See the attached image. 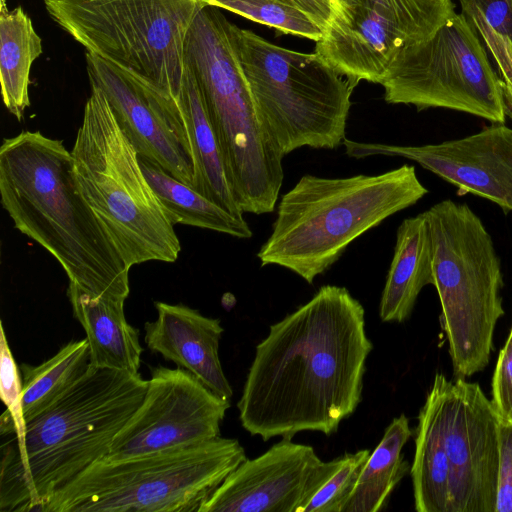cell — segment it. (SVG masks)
I'll use <instances>...</instances> for the list:
<instances>
[{
  "mask_svg": "<svg viewBox=\"0 0 512 512\" xmlns=\"http://www.w3.org/2000/svg\"><path fill=\"white\" fill-rule=\"evenodd\" d=\"M504 88H506V89H511V90H512V86H505V85H504Z\"/></svg>",
  "mask_w": 512,
  "mask_h": 512,
  "instance_id": "cell-36",
  "label": "cell"
},
{
  "mask_svg": "<svg viewBox=\"0 0 512 512\" xmlns=\"http://www.w3.org/2000/svg\"><path fill=\"white\" fill-rule=\"evenodd\" d=\"M139 162L173 225L194 226L240 239L252 237V230L243 216L228 212L152 161L139 156Z\"/></svg>",
  "mask_w": 512,
  "mask_h": 512,
  "instance_id": "cell-24",
  "label": "cell"
},
{
  "mask_svg": "<svg viewBox=\"0 0 512 512\" xmlns=\"http://www.w3.org/2000/svg\"><path fill=\"white\" fill-rule=\"evenodd\" d=\"M146 387L140 373L90 365L69 390L27 422L21 449L1 447L0 510L38 511L47 497L107 456Z\"/></svg>",
  "mask_w": 512,
  "mask_h": 512,
  "instance_id": "cell-3",
  "label": "cell"
},
{
  "mask_svg": "<svg viewBox=\"0 0 512 512\" xmlns=\"http://www.w3.org/2000/svg\"><path fill=\"white\" fill-rule=\"evenodd\" d=\"M455 13L452 0H333L314 52L357 83L379 84L400 51Z\"/></svg>",
  "mask_w": 512,
  "mask_h": 512,
  "instance_id": "cell-12",
  "label": "cell"
},
{
  "mask_svg": "<svg viewBox=\"0 0 512 512\" xmlns=\"http://www.w3.org/2000/svg\"><path fill=\"white\" fill-rule=\"evenodd\" d=\"M90 86L71 150L78 189L129 268L149 261L173 263L181 251L174 225L107 98Z\"/></svg>",
  "mask_w": 512,
  "mask_h": 512,
  "instance_id": "cell-6",
  "label": "cell"
},
{
  "mask_svg": "<svg viewBox=\"0 0 512 512\" xmlns=\"http://www.w3.org/2000/svg\"><path fill=\"white\" fill-rule=\"evenodd\" d=\"M205 6L225 9L274 28L281 33L319 41L323 28L291 0H200Z\"/></svg>",
  "mask_w": 512,
  "mask_h": 512,
  "instance_id": "cell-28",
  "label": "cell"
},
{
  "mask_svg": "<svg viewBox=\"0 0 512 512\" xmlns=\"http://www.w3.org/2000/svg\"><path fill=\"white\" fill-rule=\"evenodd\" d=\"M1 204L14 227L50 253L69 282L126 300L129 271L82 197L71 151L39 131H22L0 147Z\"/></svg>",
  "mask_w": 512,
  "mask_h": 512,
  "instance_id": "cell-2",
  "label": "cell"
},
{
  "mask_svg": "<svg viewBox=\"0 0 512 512\" xmlns=\"http://www.w3.org/2000/svg\"><path fill=\"white\" fill-rule=\"evenodd\" d=\"M0 335V396L6 406L1 416L0 432L2 436L14 435V438L4 441L1 447L19 450L24 445L27 432L22 402V378L2 322Z\"/></svg>",
  "mask_w": 512,
  "mask_h": 512,
  "instance_id": "cell-29",
  "label": "cell"
},
{
  "mask_svg": "<svg viewBox=\"0 0 512 512\" xmlns=\"http://www.w3.org/2000/svg\"><path fill=\"white\" fill-rule=\"evenodd\" d=\"M154 305L157 318L144 325L147 347L189 371L217 395L230 400L233 390L219 358L224 332L220 320L206 317L183 304L156 301Z\"/></svg>",
  "mask_w": 512,
  "mask_h": 512,
  "instance_id": "cell-18",
  "label": "cell"
},
{
  "mask_svg": "<svg viewBox=\"0 0 512 512\" xmlns=\"http://www.w3.org/2000/svg\"><path fill=\"white\" fill-rule=\"evenodd\" d=\"M411 435L404 414L391 421L363 466L342 512H379L387 506L392 492L410 470L402 449Z\"/></svg>",
  "mask_w": 512,
  "mask_h": 512,
  "instance_id": "cell-25",
  "label": "cell"
},
{
  "mask_svg": "<svg viewBox=\"0 0 512 512\" xmlns=\"http://www.w3.org/2000/svg\"><path fill=\"white\" fill-rule=\"evenodd\" d=\"M246 458L237 439L221 436L124 459L103 457L47 497L38 512H198Z\"/></svg>",
  "mask_w": 512,
  "mask_h": 512,
  "instance_id": "cell-7",
  "label": "cell"
},
{
  "mask_svg": "<svg viewBox=\"0 0 512 512\" xmlns=\"http://www.w3.org/2000/svg\"><path fill=\"white\" fill-rule=\"evenodd\" d=\"M193 164V188L228 212H243L231 191L217 138L207 117L197 83L185 66L176 98Z\"/></svg>",
  "mask_w": 512,
  "mask_h": 512,
  "instance_id": "cell-22",
  "label": "cell"
},
{
  "mask_svg": "<svg viewBox=\"0 0 512 512\" xmlns=\"http://www.w3.org/2000/svg\"><path fill=\"white\" fill-rule=\"evenodd\" d=\"M339 462H323L312 446L282 438L260 456L246 458L198 512H303Z\"/></svg>",
  "mask_w": 512,
  "mask_h": 512,
  "instance_id": "cell-15",
  "label": "cell"
},
{
  "mask_svg": "<svg viewBox=\"0 0 512 512\" xmlns=\"http://www.w3.org/2000/svg\"><path fill=\"white\" fill-rule=\"evenodd\" d=\"M499 414L477 383L451 381L445 440L449 512H495L499 474Z\"/></svg>",
  "mask_w": 512,
  "mask_h": 512,
  "instance_id": "cell-16",
  "label": "cell"
},
{
  "mask_svg": "<svg viewBox=\"0 0 512 512\" xmlns=\"http://www.w3.org/2000/svg\"><path fill=\"white\" fill-rule=\"evenodd\" d=\"M505 90V95H506V99H507V102L511 108V112H510V117H512V90L511 89H506L504 88Z\"/></svg>",
  "mask_w": 512,
  "mask_h": 512,
  "instance_id": "cell-34",
  "label": "cell"
},
{
  "mask_svg": "<svg viewBox=\"0 0 512 512\" xmlns=\"http://www.w3.org/2000/svg\"><path fill=\"white\" fill-rule=\"evenodd\" d=\"M87 339L70 341L40 365L21 364L22 402L26 422L47 409L89 369Z\"/></svg>",
  "mask_w": 512,
  "mask_h": 512,
  "instance_id": "cell-26",
  "label": "cell"
},
{
  "mask_svg": "<svg viewBox=\"0 0 512 512\" xmlns=\"http://www.w3.org/2000/svg\"><path fill=\"white\" fill-rule=\"evenodd\" d=\"M233 36L258 118L283 156L343 144L357 82L315 52L275 45L235 24Z\"/></svg>",
  "mask_w": 512,
  "mask_h": 512,
  "instance_id": "cell-9",
  "label": "cell"
},
{
  "mask_svg": "<svg viewBox=\"0 0 512 512\" xmlns=\"http://www.w3.org/2000/svg\"><path fill=\"white\" fill-rule=\"evenodd\" d=\"M230 400L183 368L151 370L144 398L114 437L111 460L196 445L220 436Z\"/></svg>",
  "mask_w": 512,
  "mask_h": 512,
  "instance_id": "cell-13",
  "label": "cell"
},
{
  "mask_svg": "<svg viewBox=\"0 0 512 512\" xmlns=\"http://www.w3.org/2000/svg\"><path fill=\"white\" fill-rule=\"evenodd\" d=\"M88 53L130 69L177 98L200 0H42Z\"/></svg>",
  "mask_w": 512,
  "mask_h": 512,
  "instance_id": "cell-10",
  "label": "cell"
},
{
  "mask_svg": "<svg viewBox=\"0 0 512 512\" xmlns=\"http://www.w3.org/2000/svg\"><path fill=\"white\" fill-rule=\"evenodd\" d=\"M333 1V0H332Z\"/></svg>",
  "mask_w": 512,
  "mask_h": 512,
  "instance_id": "cell-37",
  "label": "cell"
},
{
  "mask_svg": "<svg viewBox=\"0 0 512 512\" xmlns=\"http://www.w3.org/2000/svg\"><path fill=\"white\" fill-rule=\"evenodd\" d=\"M309 13L323 28L326 27L332 14V0H291Z\"/></svg>",
  "mask_w": 512,
  "mask_h": 512,
  "instance_id": "cell-33",
  "label": "cell"
},
{
  "mask_svg": "<svg viewBox=\"0 0 512 512\" xmlns=\"http://www.w3.org/2000/svg\"><path fill=\"white\" fill-rule=\"evenodd\" d=\"M505 418L512 423V412L510 414H508L507 416H505Z\"/></svg>",
  "mask_w": 512,
  "mask_h": 512,
  "instance_id": "cell-35",
  "label": "cell"
},
{
  "mask_svg": "<svg viewBox=\"0 0 512 512\" xmlns=\"http://www.w3.org/2000/svg\"><path fill=\"white\" fill-rule=\"evenodd\" d=\"M498 431L499 474L495 512H512V423L500 414Z\"/></svg>",
  "mask_w": 512,
  "mask_h": 512,
  "instance_id": "cell-31",
  "label": "cell"
},
{
  "mask_svg": "<svg viewBox=\"0 0 512 512\" xmlns=\"http://www.w3.org/2000/svg\"><path fill=\"white\" fill-rule=\"evenodd\" d=\"M90 85L107 98L139 156L193 186V164L176 98L138 73L86 52Z\"/></svg>",
  "mask_w": 512,
  "mask_h": 512,
  "instance_id": "cell-14",
  "label": "cell"
},
{
  "mask_svg": "<svg viewBox=\"0 0 512 512\" xmlns=\"http://www.w3.org/2000/svg\"><path fill=\"white\" fill-rule=\"evenodd\" d=\"M458 1L493 56L504 85L512 86V0Z\"/></svg>",
  "mask_w": 512,
  "mask_h": 512,
  "instance_id": "cell-27",
  "label": "cell"
},
{
  "mask_svg": "<svg viewBox=\"0 0 512 512\" xmlns=\"http://www.w3.org/2000/svg\"><path fill=\"white\" fill-rule=\"evenodd\" d=\"M67 295L86 334L90 365L139 374L143 347L139 330L125 318V301L94 294L74 282H69Z\"/></svg>",
  "mask_w": 512,
  "mask_h": 512,
  "instance_id": "cell-20",
  "label": "cell"
},
{
  "mask_svg": "<svg viewBox=\"0 0 512 512\" xmlns=\"http://www.w3.org/2000/svg\"><path fill=\"white\" fill-rule=\"evenodd\" d=\"M491 402L503 417L512 412V327L493 373Z\"/></svg>",
  "mask_w": 512,
  "mask_h": 512,
  "instance_id": "cell-32",
  "label": "cell"
},
{
  "mask_svg": "<svg viewBox=\"0 0 512 512\" xmlns=\"http://www.w3.org/2000/svg\"><path fill=\"white\" fill-rule=\"evenodd\" d=\"M428 192L407 164L377 175L306 174L282 196L257 257L262 267L281 266L312 284L355 239Z\"/></svg>",
  "mask_w": 512,
  "mask_h": 512,
  "instance_id": "cell-4",
  "label": "cell"
},
{
  "mask_svg": "<svg viewBox=\"0 0 512 512\" xmlns=\"http://www.w3.org/2000/svg\"><path fill=\"white\" fill-rule=\"evenodd\" d=\"M369 455V450L361 449L339 456V465L313 495L303 512H342Z\"/></svg>",
  "mask_w": 512,
  "mask_h": 512,
  "instance_id": "cell-30",
  "label": "cell"
},
{
  "mask_svg": "<svg viewBox=\"0 0 512 512\" xmlns=\"http://www.w3.org/2000/svg\"><path fill=\"white\" fill-rule=\"evenodd\" d=\"M191 71L217 138L231 191L243 213H270L282 186L284 156L258 118L233 36L219 8L203 7L188 32Z\"/></svg>",
  "mask_w": 512,
  "mask_h": 512,
  "instance_id": "cell-5",
  "label": "cell"
},
{
  "mask_svg": "<svg viewBox=\"0 0 512 512\" xmlns=\"http://www.w3.org/2000/svg\"><path fill=\"white\" fill-rule=\"evenodd\" d=\"M42 54V40L31 18L20 6H0V82L6 109L21 120L30 106V72Z\"/></svg>",
  "mask_w": 512,
  "mask_h": 512,
  "instance_id": "cell-23",
  "label": "cell"
},
{
  "mask_svg": "<svg viewBox=\"0 0 512 512\" xmlns=\"http://www.w3.org/2000/svg\"><path fill=\"white\" fill-rule=\"evenodd\" d=\"M431 231L424 212L406 218L396 232V243L384 289L379 316L383 322L406 321L421 290L433 285Z\"/></svg>",
  "mask_w": 512,
  "mask_h": 512,
  "instance_id": "cell-21",
  "label": "cell"
},
{
  "mask_svg": "<svg viewBox=\"0 0 512 512\" xmlns=\"http://www.w3.org/2000/svg\"><path fill=\"white\" fill-rule=\"evenodd\" d=\"M349 157H402L456 186L512 212V128L491 123L479 132L438 144L401 146L345 139Z\"/></svg>",
  "mask_w": 512,
  "mask_h": 512,
  "instance_id": "cell-17",
  "label": "cell"
},
{
  "mask_svg": "<svg viewBox=\"0 0 512 512\" xmlns=\"http://www.w3.org/2000/svg\"><path fill=\"white\" fill-rule=\"evenodd\" d=\"M451 381L437 373L418 414L410 474L417 512H449L450 467L445 430Z\"/></svg>",
  "mask_w": 512,
  "mask_h": 512,
  "instance_id": "cell-19",
  "label": "cell"
},
{
  "mask_svg": "<svg viewBox=\"0 0 512 512\" xmlns=\"http://www.w3.org/2000/svg\"><path fill=\"white\" fill-rule=\"evenodd\" d=\"M432 238L433 286L454 375L482 371L504 315L500 257L480 217L466 203L442 200L424 211Z\"/></svg>",
  "mask_w": 512,
  "mask_h": 512,
  "instance_id": "cell-8",
  "label": "cell"
},
{
  "mask_svg": "<svg viewBox=\"0 0 512 512\" xmlns=\"http://www.w3.org/2000/svg\"><path fill=\"white\" fill-rule=\"evenodd\" d=\"M389 104L445 108L505 123L511 108L477 32L455 13L427 39L398 53L380 83Z\"/></svg>",
  "mask_w": 512,
  "mask_h": 512,
  "instance_id": "cell-11",
  "label": "cell"
},
{
  "mask_svg": "<svg viewBox=\"0 0 512 512\" xmlns=\"http://www.w3.org/2000/svg\"><path fill=\"white\" fill-rule=\"evenodd\" d=\"M372 349L362 304L345 287H320L256 346L237 403L242 427L263 441L335 433L361 402Z\"/></svg>",
  "mask_w": 512,
  "mask_h": 512,
  "instance_id": "cell-1",
  "label": "cell"
}]
</instances>
